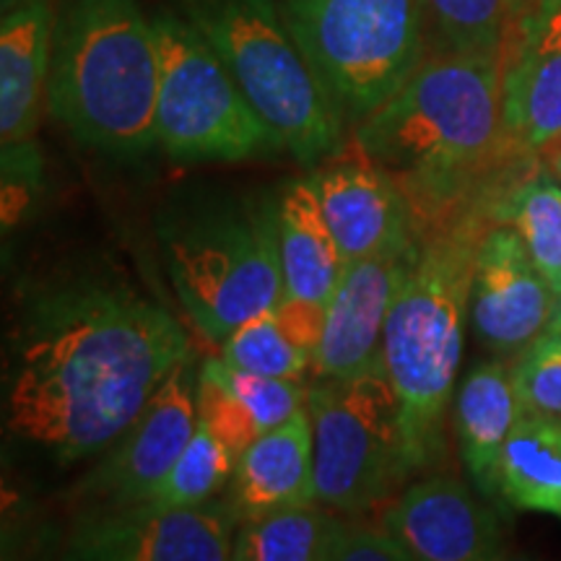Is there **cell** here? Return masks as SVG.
I'll return each instance as SVG.
<instances>
[{"label":"cell","mask_w":561,"mask_h":561,"mask_svg":"<svg viewBox=\"0 0 561 561\" xmlns=\"http://www.w3.org/2000/svg\"><path fill=\"white\" fill-rule=\"evenodd\" d=\"M502 146L512 157L561 146V50L520 30L504 58Z\"/></svg>","instance_id":"19"},{"label":"cell","mask_w":561,"mask_h":561,"mask_svg":"<svg viewBox=\"0 0 561 561\" xmlns=\"http://www.w3.org/2000/svg\"><path fill=\"white\" fill-rule=\"evenodd\" d=\"M161 237L182 310L214 346L284 297L276 201L203 210Z\"/></svg>","instance_id":"6"},{"label":"cell","mask_w":561,"mask_h":561,"mask_svg":"<svg viewBox=\"0 0 561 561\" xmlns=\"http://www.w3.org/2000/svg\"><path fill=\"white\" fill-rule=\"evenodd\" d=\"M551 331H559L561 333V299H559V305H557V312H553V318H551Z\"/></svg>","instance_id":"32"},{"label":"cell","mask_w":561,"mask_h":561,"mask_svg":"<svg viewBox=\"0 0 561 561\" xmlns=\"http://www.w3.org/2000/svg\"><path fill=\"white\" fill-rule=\"evenodd\" d=\"M55 16L47 0H21L0 21V136L32 144L47 104Z\"/></svg>","instance_id":"18"},{"label":"cell","mask_w":561,"mask_h":561,"mask_svg":"<svg viewBox=\"0 0 561 561\" xmlns=\"http://www.w3.org/2000/svg\"><path fill=\"white\" fill-rule=\"evenodd\" d=\"M198 371L195 354L182 359L102 460L81 476L73 500L83 504V512L149 500L198 426Z\"/></svg>","instance_id":"10"},{"label":"cell","mask_w":561,"mask_h":561,"mask_svg":"<svg viewBox=\"0 0 561 561\" xmlns=\"http://www.w3.org/2000/svg\"><path fill=\"white\" fill-rule=\"evenodd\" d=\"M517 30L561 50V0H533Z\"/></svg>","instance_id":"31"},{"label":"cell","mask_w":561,"mask_h":561,"mask_svg":"<svg viewBox=\"0 0 561 561\" xmlns=\"http://www.w3.org/2000/svg\"><path fill=\"white\" fill-rule=\"evenodd\" d=\"M237 515L227 500L198 507L140 502L117 510H87L70 525L66 557L83 561H227L234 549Z\"/></svg>","instance_id":"11"},{"label":"cell","mask_w":561,"mask_h":561,"mask_svg":"<svg viewBox=\"0 0 561 561\" xmlns=\"http://www.w3.org/2000/svg\"><path fill=\"white\" fill-rule=\"evenodd\" d=\"M331 561H413L411 551L385 525L343 520L335 536Z\"/></svg>","instance_id":"29"},{"label":"cell","mask_w":561,"mask_h":561,"mask_svg":"<svg viewBox=\"0 0 561 561\" xmlns=\"http://www.w3.org/2000/svg\"><path fill=\"white\" fill-rule=\"evenodd\" d=\"M221 359L237 369L280 380H307L314 356L280 328L276 307L252 314L219 343Z\"/></svg>","instance_id":"27"},{"label":"cell","mask_w":561,"mask_h":561,"mask_svg":"<svg viewBox=\"0 0 561 561\" xmlns=\"http://www.w3.org/2000/svg\"><path fill=\"white\" fill-rule=\"evenodd\" d=\"M276 314L286 335H289L297 346L307 348L314 356V351H318L322 341V333H325V305L280 297L276 305Z\"/></svg>","instance_id":"30"},{"label":"cell","mask_w":561,"mask_h":561,"mask_svg":"<svg viewBox=\"0 0 561 561\" xmlns=\"http://www.w3.org/2000/svg\"><path fill=\"white\" fill-rule=\"evenodd\" d=\"M559 297L510 224H491L476 257L471 322L483 346L517 356L549 331Z\"/></svg>","instance_id":"14"},{"label":"cell","mask_w":561,"mask_h":561,"mask_svg":"<svg viewBox=\"0 0 561 561\" xmlns=\"http://www.w3.org/2000/svg\"><path fill=\"white\" fill-rule=\"evenodd\" d=\"M421 244L419 234L396 248L351 261L325 307V333L312 362V380L348 377L382 356L385 322Z\"/></svg>","instance_id":"12"},{"label":"cell","mask_w":561,"mask_h":561,"mask_svg":"<svg viewBox=\"0 0 561 561\" xmlns=\"http://www.w3.org/2000/svg\"><path fill=\"white\" fill-rule=\"evenodd\" d=\"M280 13L348 130L430 55L419 0H280Z\"/></svg>","instance_id":"7"},{"label":"cell","mask_w":561,"mask_h":561,"mask_svg":"<svg viewBox=\"0 0 561 561\" xmlns=\"http://www.w3.org/2000/svg\"><path fill=\"white\" fill-rule=\"evenodd\" d=\"M496 221L520 234L533 263L561 299V182L543 170L530 172L502 193Z\"/></svg>","instance_id":"25"},{"label":"cell","mask_w":561,"mask_h":561,"mask_svg":"<svg viewBox=\"0 0 561 561\" xmlns=\"http://www.w3.org/2000/svg\"><path fill=\"white\" fill-rule=\"evenodd\" d=\"M159 42L138 0H66L53 32L47 104L70 136L110 157L159 146Z\"/></svg>","instance_id":"4"},{"label":"cell","mask_w":561,"mask_h":561,"mask_svg":"<svg viewBox=\"0 0 561 561\" xmlns=\"http://www.w3.org/2000/svg\"><path fill=\"white\" fill-rule=\"evenodd\" d=\"M159 42V149L182 164L242 161L278 151L201 30L182 13H153Z\"/></svg>","instance_id":"9"},{"label":"cell","mask_w":561,"mask_h":561,"mask_svg":"<svg viewBox=\"0 0 561 561\" xmlns=\"http://www.w3.org/2000/svg\"><path fill=\"white\" fill-rule=\"evenodd\" d=\"M500 500L561 520V419L523 411L502 453Z\"/></svg>","instance_id":"22"},{"label":"cell","mask_w":561,"mask_h":561,"mask_svg":"<svg viewBox=\"0 0 561 561\" xmlns=\"http://www.w3.org/2000/svg\"><path fill=\"white\" fill-rule=\"evenodd\" d=\"M512 385L523 411L561 419V333L543 331L512 364Z\"/></svg>","instance_id":"28"},{"label":"cell","mask_w":561,"mask_h":561,"mask_svg":"<svg viewBox=\"0 0 561 561\" xmlns=\"http://www.w3.org/2000/svg\"><path fill=\"white\" fill-rule=\"evenodd\" d=\"M553 172H557V178L561 180V146H559L557 157H553Z\"/></svg>","instance_id":"33"},{"label":"cell","mask_w":561,"mask_h":561,"mask_svg":"<svg viewBox=\"0 0 561 561\" xmlns=\"http://www.w3.org/2000/svg\"><path fill=\"white\" fill-rule=\"evenodd\" d=\"M507 55L430 53L388 102L351 128V144L380 164L421 224L458 208L510 157L502 146Z\"/></svg>","instance_id":"2"},{"label":"cell","mask_w":561,"mask_h":561,"mask_svg":"<svg viewBox=\"0 0 561 561\" xmlns=\"http://www.w3.org/2000/svg\"><path fill=\"white\" fill-rule=\"evenodd\" d=\"M307 396L310 385L305 380L255 375L231 367L221 356L201 359L198 419L206 421L234 455L307 405Z\"/></svg>","instance_id":"17"},{"label":"cell","mask_w":561,"mask_h":561,"mask_svg":"<svg viewBox=\"0 0 561 561\" xmlns=\"http://www.w3.org/2000/svg\"><path fill=\"white\" fill-rule=\"evenodd\" d=\"M237 455L206 421L198 419L191 442L182 450L170 473L161 479L146 502L159 507H198L227 491L234 473Z\"/></svg>","instance_id":"26"},{"label":"cell","mask_w":561,"mask_h":561,"mask_svg":"<svg viewBox=\"0 0 561 561\" xmlns=\"http://www.w3.org/2000/svg\"><path fill=\"white\" fill-rule=\"evenodd\" d=\"M191 354L178 318L123 280H62L19 318L5 430L60 466L102 455Z\"/></svg>","instance_id":"1"},{"label":"cell","mask_w":561,"mask_h":561,"mask_svg":"<svg viewBox=\"0 0 561 561\" xmlns=\"http://www.w3.org/2000/svg\"><path fill=\"white\" fill-rule=\"evenodd\" d=\"M413 561H500L510 557L502 525L460 479L447 473L409 481L377 517Z\"/></svg>","instance_id":"13"},{"label":"cell","mask_w":561,"mask_h":561,"mask_svg":"<svg viewBox=\"0 0 561 561\" xmlns=\"http://www.w3.org/2000/svg\"><path fill=\"white\" fill-rule=\"evenodd\" d=\"M453 409L462 466L483 500H494L500 496L504 445L523 416L512 369L496 359L473 367L460 382Z\"/></svg>","instance_id":"20"},{"label":"cell","mask_w":561,"mask_h":561,"mask_svg":"<svg viewBox=\"0 0 561 561\" xmlns=\"http://www.w3.org/2000/svg\"><path fill=\"white\" fill-rule=\"evenodd\" d=\"M502 193L486 185L458 208L421 224L416 263L385 322L382 356L401 403L411 479L445 460L447 409L471 318L476 257L483 234L496 224Z\"/></svg>","instance_id":"3"},{"label":"cell","mask_w":561,"mask_h":561,"mask_svg":"<svg viewBox=\"0 0 561 561\" xmlns=\"http://www.w3.org/2000/svg\"><path fill=\"white\" fill-rule=\"evenodd\" d=\"M271 130L276 149L318 167L346 146V125L276 0H180Z\"/></svg>","instance_id":"5"},{"label":"cell","mask_w":561,"mask_h":561,"mask_svg":"<svg viewBox=\"0 0 561 561\" xmlns=\"http://www.w3.org/2000/svg\"><path fill=\"white\" fill-rule=\"evenodd\" d=\"M224 500L240 523L280 507L318 502L310 405H301L237 455Z\"/></svg>","instance_id":"16"},{"label":"cell","mask_w":561,"mask_h":561,"mask_svg":"<svg viewBox=\"0 0 561 561\" xmlns=\"http://www.w3.org/2000/svg\"><path fill=\"white\" fill-rule=\"evenodd\" d=\"M318 502L343 515L382 510L413 481L405 458L401 403L385 356L348 377L312 380Z\"/></svg>","instance_id":"8"},{"label":"cell","mask_w":561,"mask_h":561,"mask_svg":"<svg viewBox=\"0 0 561 561\" xmlns=\"http://www.w3.org/2000/svg\"><path fill=\"white\" fill-rule=\"evenodd\" d=\"M307 180L346 263L419 234V219L403 187L354 144L314 167Z\"/></svg>","instance_id":"15"},{"label":"cell","mask_w":561,"mask_h":561,"mask_svg":"<svg viewBox=\"0 0 561 561\" xmlns=\"http://www.w3.org/2000/svg\"><path fill=\"white\" fill-rule=\"evenodd\" d=\"M21 0H0V5H3V11H11L13 5H19Z\"/></svg>","instance_id":"34"},{"label":"cell","mask_w":561,"mask_h":561,"mask_svg":"<svg viewBox=\"0 0 561 561\" xmlns=\"http://www.w3.org/2000/svg\"><path fill=\"white\" fill-rule=\"evenodd\" d=\"M276 219L284 297L328 307L346 268V257L310 180H294L280 187Z\"/></svg>","instance_id":"21"},{"label":"cell","mask_w":561,"mask_h":561,"mask_svg":"<svg viewBox=\"0 0 561 561\" xmlns=\"http://www.w3.org/2000/svg\"><path fill=\"white\" fill-rule=\"evenodd\" d=\"M343 520L325 504H297L237 525L234 561H331Z\"/></svg>","instance_id":"23"},{"label":"cell","mask_w":561,"mask_h":561,"mask_svg":"<svg viewBox=\"0 0 561 561\" xmlns=\"http://www.w3.org/2000/svg\"><path fill=\"white\" fill-rule=\"evenodd\" d=\"M430 53L507 55L533 0H419Z\"/></svg>","instance_id":"24"}]
</instances>
